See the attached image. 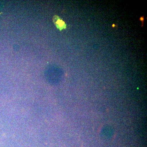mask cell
Segmentation results:
<instances>
[{
  "label": "cell",
  "mask_w": 147,
  "mask_h": 147,
  "mask_svg": "<svg viewBox=\"0 0 147 147\" xmlns=\"http://www.w3.org/2000/svg\"><path fill=\"white\" fill-rule=\"evenodd\" d=\"M54 22L58 28L60 30L65 28L66 25L65 24L64 22L60 19L58 16H55L54 17Z\"/></svg>",
  "instance_id": "cell-1"
}]
</instances>
